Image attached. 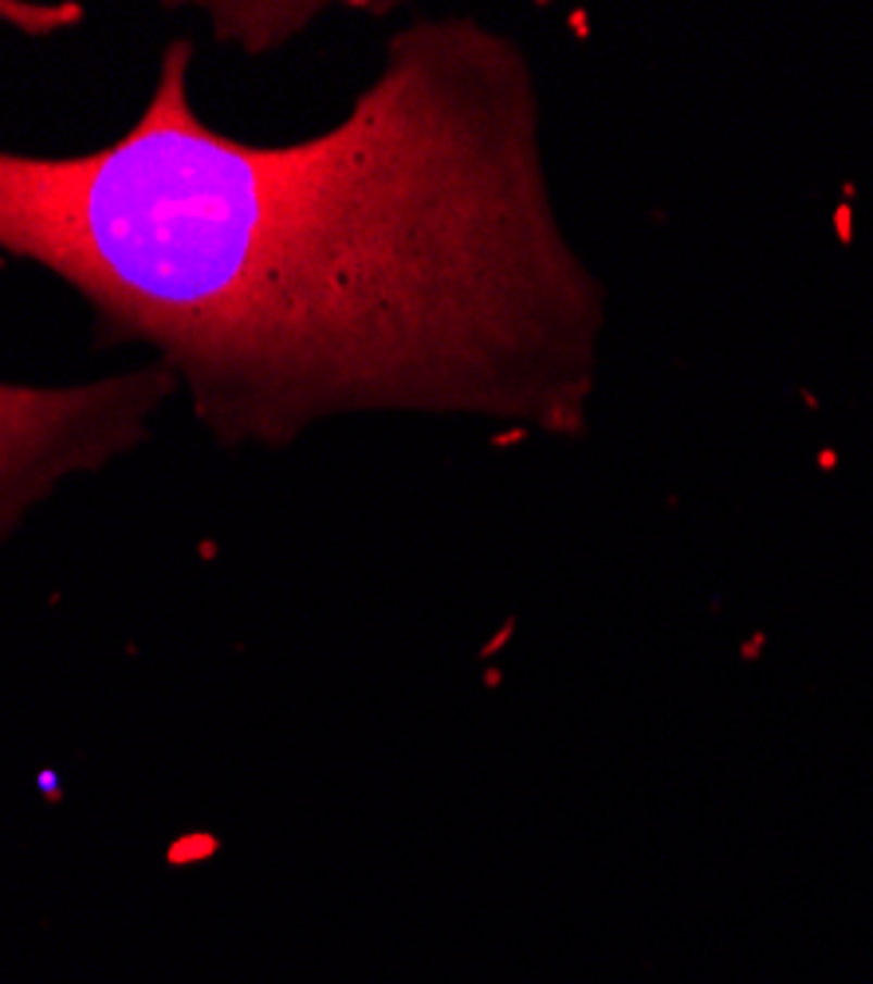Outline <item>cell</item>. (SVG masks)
<instances>
[{
	"mask_svg": "<svg viewBox=\"0 0 873 984\" xmlns=\"http://www.w3.org/2000/svg\"><path fill=\"white\" fill-rule=\"evenodd\" d=\"M197 43L79 154L0 146V252L103 347H142L213 446L284 453L350 418L575 437L607 291L559 213L527 52L481 16L394 32L347 114L252 142L201 119Z\"/></svg>",
	"mask_w": 873,
	"mask_h": 984,
	"instance_id": "1",
	"label": "cell"
},
{
	"mask_svg": "<svg viewBox=\"0 0 873 984\" xmlns=\"http://www.w3.org/2000/svg\"><path fill=\"white\" fill-rule=\"evenodd\" d=\"M174 398L170 374L150 359L79 383L0 378V544L67 485L150 446Z\"/></svg>",
	"mask_w": 873,
	"mask_h": 984,
	"instance_id": "2",
	"label": "cell"
},
{
	"mask_svg": "<svg viewBox=\"0 0 873 984\" xmlns=\"http://www.w3.org/2000/svg\"><path fill=\"white\" fill-rule=\"evenodd\" d=\"M213 36L245 52L276 48L311 21V4H201Z\"/></svg>",
	"mask_w": 873,
	"mask_h": 984,
	"instance_id": "3",
	"label": "cell"
}]
</instances>
